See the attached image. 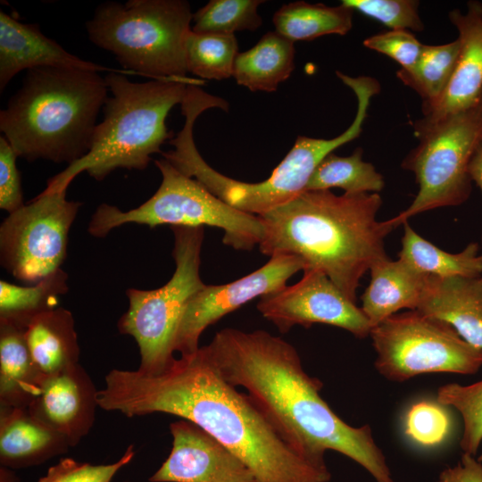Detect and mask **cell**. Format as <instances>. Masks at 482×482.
Segmentation results:
<instances>
[{"instance_id": "6da1fadb", "label": "cell", "mask_w": 482, "mask_h": 482, "mask_svg": "<svg viewBox=\"0 0 482 482\" xmlns=\"http://www.w3.org/2000/svg\"><path fill=\"white\" fill-rule=\"evenodd\" d=\"M97 405L127 417L166 413L191 421L235 453L256 482H328L327 464L293 448L247 394L218 371L206 346L154 372L112 370Z\"/></svg>"}, {"instance_id": "7a4b0ae2", "label": "cell", "mask_w": 482, "mask_h": 482, "mask_svg": "<svg viewBox=\"0 0 482 482\" xmlns=\"http://www.w3.org/2000/svg\"><path fill=\"white\" fill-rule=\"evenodd\" d=\"M206 346L220 375L242 386L283 438L307 459L326 464L336 451L364 468L376 482H395L371 428L340 419L320 395L322 383L303 368L296 349L265 330L227 328Z\"/></svg>"}, {"instance_id": "3957f363", "label": "cell", "mask_w": 482, "mask_h": 482, "mask_svg": "<svg viewBox=\"0 0 482 482\" xmlns=\"http://www.w3.org/2000/svg\"><path fill=\"white\" fill-rule=\"evenodd\" d=\"M381 204L377 193L306 190L259 216L264 227L260 252L299 257L304 270H321L355 303L362 277L387 257L385 238L395 227L388 220L378 221Z\"/></svg>"}, {"instance_id": "277c9868", "label": "cell", "mask_w": 482, "mask_h": 482, "mask_svg": "<svg viewBox=\"0 0 482 482\" xmlns=\"http://www.w3.org/2000/svg\"><path fill=\"white\" fill-rule=\"evenodd\" d=\"M107 93L104 77L96 71L28 70L0 112V130L18 157L70 165L89 152Z\"/></svg>"}, {"instance_id": "5b68a950", "label": "cell", "mask_w": 482, "mask_h": 482, "mask_svg": "<svg viewBox=\"0 0 482 482\" xmlns=\"http://www.w3.org/2000/svg\"><path fill=\"white\" fill-rule=\"evenodd\" d=\"M104 79L112 96L103 107L104 120L96 126L89 152L50 178L46 188L67 190L82 171L100 181L117 169L145 170L152 154H162V145L173 138L165 120L173 106L182 103L190 84L133 82L118 72L108 73Z\"/></svg>"}, {"instance_id": "8992f818", "label": "cell", "mask_w": 482, "mask_h": 482, "mask_svg": "<svg viewBox=\"0 0 482 482\" xmlns=\"http://www.w3.org/2000/svg\"><path fill=\"white\" fill-rule=\"evenodd\" d=\"M344 84L353 91L357 98V111L352 124L343 133L330 139L299 136L285 158L263 181H238L212 168L195 146L193 118L186 119L183 129L170 140L173 149L162 152V156L230 206L248 214L263 215L304 192L320 162L362 132L371 98L380 91L379 83L368 76H346Z\"/></svg>"}, {"instance_id": "52a82bcc", "label": "cell", "mask_w": 482, "mask_h": 482, "mask_svg": "<svg viewBox=\"0 0 482 482\" xmlns=\"http://www.w3.org/2000/svg\"><path fill=\"white\" fill-rule=\"evenodd\" d=\"M193 14L185 0L108 1L96 7L86 29L89 40L132 75L203 86V79L187 75Z\"/></svg>"}, {"instance_id": "ba28073f", "label": "cell", "mask_w": 482, "mask_h": 482, "mask_svg": "<svg viewBox=\"0 0 482 482\" xmlns=\"http://www.w3.org/2000/svg\"><path fill=\"white\" fill-rule=\"evenodd\" d=\"M154 163L162 174L156 192L141 205L129 211L105 203L100 204L88 224L90 235L104 237L113 229L128 223L150 228L209 226L221 229L223 244L236 250H251L259 245L264 235L259 216L230 206L163 157Z\"/></svg>"}, {"instance_id": "9c48e42d", "label": "cell", "mask_w": 482, "mask_h": 482, "mask_svg": "<svg viewBox=\"0 0 482 482\" xmlns=\"http://www.w3.org/2000/svg\"><path fill=\"white\" fill-rule=\"evenodd\" d=\"M418 145L402 162L419 186L412 203L388 221L395 227L433 209L456 206L470 195L469 165L482 139V93L470 106L438 120L413 124Z\"/></svg>"}, {"instance_id": "30bf717a", "label": "cell", "mask_w": 482, "mask_h": 482, "mask_svg": "<svg viewBox=\"0 0 482 482\" xmlns=\"http://www.w3.org/2000/svg\"><path fill=\"white\" fill-rule=\"evenodd\" d=\"M174 236L175 270L162 287L129 288V309L118 321L121 334L132 337L140 353L143 372L163 368L173 357L174 337L191 297L205 284L200 278L204 227H170Z\"/></svg>"}, {"instance_id": "8fae6325", "label": "cell", "mask_w": 482, "mask_h": 482, "mask_svg": "<svg viewBox=\"0 0 482 482\" xmlns=\"http://www.w3.org/2000/svg\"><path fill=\"white\" fill-rule=\"evenodd\" d=\"M375 367L386 378L403 382L424 373L474 374L482 349L450 325L416 310L395 313L372 328Z\"/></svg>"}, {"instance_id": "7c38bea8", "label": "cell", "mask_w": 482, "mask_h": 482, "mask_svg": "<svg viewBox=\"0 0 482 482\" xmlns=\"http://www.w3.org/2000/svg\"><path fill=\"white\" fill-rule=\"evenodd\" d=\"M66 193L46 188L2 222L1 264L15 278L34 284L61 269L81 206Z\"/></svg>"}, {"instance_id": "4fadbf2b", "label": "cell", "mask_w": 482, "mask_h": 482, "mask_svg": "<svg viewBox=\"0 0 482 482\" xmlns=\"http://www.w3.org/2000/svg\"><path fill=\"white\" fill-rule=\"evenodd\" d=\"M257 309L281 333L288 332L295 325L309 328L321 323L364 338L372 328L361 307L324 272L315 269L304 270L297 283L261 297Z\"/></svg>"}, {"instance_id": "5bb4252c", "label": "cell", "mask_w": 482, "mask_h": 482, "mask_svg": "<svg viewBox=\"0 0 482 482\" xmlns=\"http://www.w3.org/2000/svg\"><path fill=\"white\" fill-rule=\"evenodd\" d=\"M305 265L297 256L276 254L262 267L224 285H205L188 301L173 342V351L188 354L199 348V338L210 326L249 301L287 286Z\"/></svg>"}, {"instance_id": "9a60e30c", "label": "cell", "mask_w": 482, "mask_h": 482, "mask_svg": "<svg viewBox=\"0 0 482 482\" xmlns=\"http://www.w3.org/2000/svg\"><path fill=\"white\" fill-rule=\"evenodd\" d=\"M172 448L151 482H256L248 467L195 423L170 425Z\"/></svg>"}, {"instance_id": "2e32d148", "label": "cell", "mask_w": 482, "mask_h": 482, "mask_svg": "<svg viewBox=\"0 0 482 482\" xmlns=\"http://www.w3.org/2000/svg\"><path fill=\"white\" fill-rule=\"evenodd\" d=\"M97 391L88 374L78 363L46 377L28 409L74 446L93 426L98 406Z\"/></svg>"}, {"instance_id": "e0dca14e", "label": "cell", "mask_w": 482, "mask_h": 482, "mask_svg": "<svg viewBox=\"0 0 482 482\" xmlns=\"http://www.w3.org/2000/svg\"><path fill=\"white\" fill-rule=\"evenodd\" d=\"M58 67L132 75L123 69L83 60L45 36L37 24L22 23L0 12V91L21 71Z\"/></svg>"}, {"instance_id": "ac0fdd59", "label": "cell", "mask_w": 482, "mask_h": 482, "mask_svg": "<svg viewBox=\"0 0 482 482\" xmlns=\"http://www.w3.org/2000/svg\"><path fill=\"white\" fill-rule=\"evenodd\" d=\"M448 16L458 31L461 51L446 90L436 104L422 109L421 120L427 122L470 106L482 93V3L469 1L465 12L454 9Z\"/></svg>"}, {"instance_id": "d6986e66", "label": "cell", "mask_w": 482, "mask_h": 482, "mask_svg": "<svg viewBox=\"0 0 482 482\" xmlns=\"http://www.w3.org/2000/svg\"><path fill=\"white\" fill-rule=\"evenodd\" d=\"M416 311L450 325L465 341L482 349V276L428 275Z\"/></svg>"}, {"instance_id": "ffe728a7", "label": "cell", "mask_w": 482, "mask_h": 482, "mask_svg": "<svg viewBox=\"0 0 482 482\" xmlns=\"http://www.w3.org/2000/svg\"><path fill=\"white\" fill-rule=\"evenodd\" d=\"M71 447L60 434L34 417L28 407H1L0 462L9 469L38 465Z\"/></svg>"}, {"instance_id": "44dd1931", "label": "cell", "mask_w": 482, "mask_h": 482, "mask_svg": "<svg viewBox=\"0 0 482 482\" xmlns=\"http://www.w3.org/2000/svg\"><path fill=\"white\" fill-rule=\"evenodd\" d=\"M370 271V280L361 297V309L371 328L402 309H417L428 274L418 272L400 259L392 261L388 257L373 263Z\"/></svg>"}, {"instance_id": "7402d4cb", "label": "cell", "mask_w": 482, "mask_h": 482, "mask_svg": "<svg viewBox=\"0 0 482 482\" xmlns=\"http://www.w3.org/2000/svg\"><path fill=\"white\" fill-rule=\"evenodd\" d=\"M25 339L37 370L45 378L79 363L75 320L62 307L32 318L25 327Z\"/></svg>"}, {"instance_id": "603a6c76", "label": "cell", "mask_w": 482, "mask_h": 482, "mask_svg": "<svg viewBox=\"0 0 482 482\" xmlns=\"http://www.w3.org/2000/svg\"><path fill=\"white\" fill-rule=\"evenodd\" d=\"M44 378L29 351L25 328L0 320L1 407H29Z\"/></svg>"}, {"instance_id": "cb8c5ba5", "label": "cell", "mask_w": 482, "mask_h": 482, "mask_svg": "<svg viewBox=\"0 0 482 482\" xmlns=\"http://www.w3.org/2000/svg\"><path fill=\"white\" fill-rule=\"evenodd\" d=\"M294 69V42L270 31L252 48L237 54L232 76L238 85L251 91L273 92Z\"/></svg>"}, {"instance_id": "d4e9b609", "label": "cell", "mask_w": 482, "mask_h": 482, "mask_svg": "<svg viewBox=\"0 0 482 482\" xmlns=\"http://www.w3.org/2000/svg\"><path fill=\"white\" fill-rule=\"evenodd\" d=\"M398 259L420 273L438 278L482 276V254L477 243L460 253H447L418 235L408 221L403 223Z\"/></svg>"}, {"instance_id": "484cf974", "label": "cell", "mask_w": 482, "mask_h": 482, "mask_svg": "<svg viewBox=\"0 0 482 482\" xmlns=\"http://www.w3.org/2000/svg\"><path fill=\"white\" fill-rule=\"evenodd\" d=\"M353 10L341 4L328 6L296 1L282 5L273 15L276 32L295 41H309L319 37L347 34L353 26Z\"/></svg>"}, {"instance_id": "4316f807", "label": "cell", "mask_w": 482, "mask_h": 482, "mask_svg": "<svg viewBox=\"0 0 482 482\" xmlns=\"http://www.w3.org/2000/svg\"><path fill=\"white\" fill-rule=\"evenodd\" d=\"M68 274L62 269L31 286L0 281V320L26 327L35 316L57 308L68 290Z\"/></svg>"}, {"instance_id": "83f0119b", "label": "cell", "mask_w": 482, "mask_h": 482, "mask_svg": "<svg viewBox=\"0 0 482 482\" xmlns=\"http://www.w3.org/2000/svg\"><path fill=\"white\" fill-rule=\"evenodd\" d=\"M461 43L458 38L443 45H425L418 62L399 69L396 77L422 99V109L436 104L446 90L454 73Z\"/></svg>"}, {"instance_id": "f1b7e54d", "label": "cell", "mask_w": 482, "mask_h": 482, "mask_svg": "<svg viewBox=\"0 0 482 482\" xmlns=\"http://www.w3.org/2000/svg\"><path fill=\"white\" fill-rule=\"evenodd\" d=\"M362 153L359 147L349 156L328 154L313 171L305 191L340 187L346 194H378L385 186L384 179L372 163L362 159Z\"/></svg>"}, {"instance_id": "f546056e", "label": "cell", "mask_w": 482, "mask_h": 482, "mask_svg": "<svg viewBox=\"0 0 482 482\" xmlns=\"http://www.w3.org/2000/svg\"><path fill=\"white\" fill-rule=\"evenodd\" d=\"M237 50L235 35L200 34L191 29L186 40L187 72L200 79H228L233 75Z\"/></svg>"}, {"instance_id": "4dcf8cb0", "label": "cell", "mask_w": 482, "mask_h": 482, "mask_svg": "<svg viewBox=\"0 0 482 482\" xmlns=\"http://www.w3.org/2000/svg\"><path fill=\"white\" fill-rule=\"evenodd\" d=\"M262 0H211L193 14L192 31L200 34L234 35L255 30L262 23L257 12Z\"/></svg>"}, {"instance_id": "1f68e13d", "label": "cell", "mask_w": 482, "mask_h": 482, "mask_svg": "<svg viewBox=\"0 0 482 482\" xmlns=\"http://www.w3.org/2000/svg\"><path fill=\"white\" fill-rule=\"evenodd\" d=\"M436 400L460 412L463 420L460 445L463 453L474 456L482 442V380L469 386L457 383L441 386Z\"/></svg>"}, {"instance_id": "d6a6232c", "label": "cell", "mask_w": 482, "mask_h": 482, "mask_svg": "<svg viewBox=\"0 0 482 482\" xmlns=\"http://www.w3.org/2000/svg\"><path fill=\"white\" fill-rule=\"evenodd\" d=\"M406 436L415 444L432 447L442 444L452 430V419L446 406L432 401L412 404L404 419Z\"/></svg>"}, {"instance_id": "836d02e7", "label": "cell", "mask_w": 482, "mask_h": 482, "mask_svg": "<svg viewBox=\"0 0 482 482\" xmlns=\"http://www.w3.org/2000/svg\"><path fill=\"white\" fill-rule=\"evenodd\" d=\"M341 4L374 19L391 29L420 32L424 23L415 0H343Z\"/></svg>"}, {"instance_id": "e575fe53", "label": "cell", "mask_w": 482, "mask_h": 482, "mask_svg": "<svg viewBox=\"0 0 482 482\" xmlns=\"http://www.w3.org/2000/svg\"><path fill=\"white\" fill-rule=\"evenodd\" d=\"M134 456V445H130L117 461L110 464L93 465L62 458L37 482H112L118 471L129 464Z\"/></svg>"}, {"instance_id": "d590c367", "label": "cell", "mask_w": 482, "mask_h": 482, "mask_svg": "<svg viewBox=\"0 0 482 482\" xmlns=\"http://www.w3.org/2000/svg\"><path fill=\"white\" fill-rule=\"evenodd\" d=\"M365 47L387 55L397 63L400 69L412 67L420 59L424 44L413 33L405 29H391L367 37Z\"/></svg>"}, {"instance_id": "8d00e7d4", "label": "cell", "mask_w": 482, "mask_h": 482, "mask_svg": "<svg viewBox=\"0 0 482 482\" xmlns=\"http://www.w3.org/2000/svg\"><path fill=\"white\" fill-rule=\"evenodd\" d=\"M18 155L4 137H0V208L12 213L25 204L21 174L16 166Z\"/></svg>"}, {"instance_id": "74e56055", "label": "cell", "mask_w": 482, "mask_h": 482, "mask_svg": "<svg viewBox=\"0 0 482 482\" xmlns=\"http://www.w3.org/2000/svg\"><path fill=\"white\" fill-rule=\"evenodd\" d=\"M437 482H482V463L463 453L461 462L440 472Z\"/></svg>"}, {"instance_id": "f35d334b", "label": "cell", "mask_w": 482, "mask_h": 482, "mask_svg": "<svg viewBox=\"0 0 482 482\" xmlns=\"http://www.w3.org/2000/svg\"><path fill=\"white\" fill-rule=\"evenodd\" d=\"M469 173L482 192V139L474 151L469 165Z\"/></svg>"}, {"instance_id": "ab89813d", "label": "cell", "mask_w": 482, "mask_h": 482, "mask_svg": "<svg viewBox=\"0 0 482 482\" xmlns=\"http://www.w3.org/2000/svg\"><path fill=\"white\" fill-rule=\"evenodd\" d=\"M1 482H16V478L11 472L1 471Z\"/></svg>"}, {"instance_id": "60d3db41", "label": "cell", "mask_w": 482, "mask_h": 482, "mask_svg": "<svg viewBox=\"0 0 482 482\" xmlns=\"http://www.w3.org/2000/svg\"><path fill=\"white\" fill-rule=\"evenodd\" d=\"M478 461L479 462L482 463V453H481L480 456L478 458Z\"/></svg>"}]
</instances>
